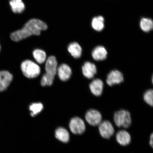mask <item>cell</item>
Returning a JSON list of instances; mask_svg holds the SVG:
<instances>
[{"instance_id":"cell-1","label":"cell","mask_w":153,"mask_h":153,"mask_svg":"<svg viewBox=\"0 0 153 153\" xmlns=\"http://www.w3.org/2000/svg\"><path fill=\"white\" fill-rule=\"evenodd\" d=\"M48 26L45 22L39 19H30L22 29L13 32L10 35L13 41L18 42L32 35H39L42 30H46Z\"/></svg>"},{"instance_id":"cell-2","label":"cell","mask_w":153,"mask_h":153,"mask_svg":"<svg viewBox=\"0 0 153 153\" xmlns=\"http://www.w3.org/2000/svg\"><path fill=\"white\" fill-rule=\"evenodd\" d=\"M114 120L117 127L127 128L131 126L132 123L131 114L128 111L126 110L117 111L114 114Z\"/></svg>"},{"instance_id":"cell-3","label":"cell","mask_w":153,"mask_h":153,"mask_svg":"<svg viewBox=\"0 0 153 153\" xmlns=\"http://www.w3.org/2000/svg\"><path fill=\"white\" fill-rule=\"evenodd\" d=\"M21 69L24 75L30 79L37 77L41 73L40 67L35 62L29 60L22 62Z\"/></svg>"},{"instance_id":"cell-4","label":"cell","mask_w":153,"mask_h":153,"mask_svg":"<svg viewBox=\"0 0 153 153\" xmlns=\"http://www.w3.org/2000/svg\"><path fill=\"white\" fill-rule=\"evenodd\" d=\"M85 119L87 123L92 126H99L102 121V116L99 111L91 109L86 113Z\"/></svg>"},{"instance_id":"cell-5","label":"cell","mask_w":153,"mask_h":153,"mask_svg":"<svg viewBox=\"0 0 153 153\" xmlns=\"http://www.w3.org/2000/svg\"><path fill=\"white\" fill-rule=\"evenodd\" d=\"M99 131L101 136L105 139H109L114 134L113 125L108 120H104L99 125Z\"/></svg>"},{"instance_id":"cell-6","label":"cell","mask_w":153,"mask_h":153,"mask_svg":"<svg viewBox=\"0 0 153 153\" xmlns=\"http://www.w3.org/2000/svg\"><path fill=\"white\" fill-rule=\"evenodd\" d=\"M69 127L71 131L74 134H82L85 132L86 130L85 122L77 117L73 118L71 120Z\"/></svg>"},{"instance_id":"cell-7","label":"cell","mask_w":153,"mask_h":153,"mask_svg":"<svg viewBox=\"0 0 153 153\" xmlns=\"http://www.w3.org/2000/svg\"><path fill=\"white\" fill-rule=\"evenodd\" d=\"M124 80L123 74L118 70H113L108 74L106 79V83L108 85L112 86L119 84Z\"/></svg>"},{"instance_id":"cell-8","label":"cell","mask_w":153,"mask_h":153,"mask_svg":"<svg viewBox=\"0 0 153 153\" xmlns=\"http://www.w3.org/2000/svg\"><path fill=\"white\" fill-rule=\"evenodd\" d=\"M13 76L7 71H0V92L4 91L10 85Z\"/></svg>"},{"instance_id":"cell-9","label":"cell","mask_w":153,"mask_h":153,"mask_svg":"<svg viewBox=\"0 0 153 153\" xmlns=\"http://www.w3.org/2000/svg\"><path fill=\"white\" fill-rule=\"evenodd\" d=\"M116 140L122 146L128 145L131 141V136L129 133L125 130L118 131L116 135Z\"/></svg>"},{"instance_id":"cell-10","label":"cell","mask_w":153,"mask_h":153,"mask_svg":"<svg viewBox=\"0 0 153 153\" xmlns=\"http://www.w3.org/2000/svg\"><path fill=\"white\" fill-rule=\"evenodd\" d=\"M57 66L56 57L53 56H49L46 62V73L55 76L57 73Z\"/></svg>"},{"instance_id":"cell-11","label":"cell","mask_w":153,"mask_h":153,"mask_svg":"<svg viewBox=\"0 0 153 153\" xmlns=\"http://www.w3.org/2000/svg\"><path fill=\"white\" fill-rule=\"evenodd\" d=\"M59 77L62 81H68L71 76L72 70L68 65L65 64H61L57 68Z\"/></svg>"},{"instance_id":"cell-12","label":"cell","mask_w":153,"mask_h":153,"mask_svg":"<svg viewBox=\"0 0 153 153\" xmlns=\"http://www.w3.org/2000/svg\"><path fill=\"white\" fill-rule=\"evenodd\" d=\"M82 70L83 75L88 79L93 78L97 72L95 65L88 62L85 63L82 66Z\"/></svg>"},{"instance_id":"cell-13","label":"cell","mask_w":153,"mask_h":153,"mask_svg":"<svg viewBox=\"0 0 153 153\" xmlns=\"http://www.w3.org/2000/svg\"><path fill=\"white\" fill-rule=\"evenodd\" d=\"M104 83L100 79H95L91 82L89 88L91 93L96 97L100 96L102 93Z\"/></svg>"},{"instance_id":"cell-14","label":"cell","mask_w":153,"mask_h":153,"mask_svg":"<svg viewBox=\"0 0 153 153\" xmlns=\"http://www.w3.org/2000/svg\"><path fill=\"white\" fill-rule=\"evenodd\" d=\"M108 52L105 48L102 46H98L94 49L92 52L93 58L96 61L105 60L107 57Z\"/></svg>"},{"instance_id":"cell-15","label":"cell","mask_w":153,"mask_h":153,"mask_svg":"<svg viewBox=\"0 0 153 153\" xmlns=\"http://www.w3.org/2000/svg\"><path fill=\"white\" fill-rule=\"evenodd\" d=\"M105 19L104 17L99 15L94 17L91 21V26L96 31H102L105 27Z\"/></svg>"},{"instance_id":"cell-16","label":"cell","mask_w":153,"mask_h":153,"mask_svg":"<svg viewBox=\"0 0 153 153\" xmlns=\"http://www.w3.org/2000/svg\"><path fill=\"white\" fill-rule=\"evenodd\" d=\"M68 51L72 56L75 59L81 57L82 54V48L77 42H73L68 45Z\"/></svg>"},{"instance_id":"cell-17","label":"cell","mask_w":153,"mask_h":153,"mask_svg":"<svg viewBox=\"0 0 153 153\" xmlns=\"http://www.w3.org/2000/svg\"><path fill=\"white\" fill-rule=\"evenodd\" d=\"M55 135L56 138L62 142L68 143L69 140V134L64 128L60 127L57 128L55 131Z\"/></svg>"},{"instance_id":"cell-18","label":"cell","mask_w":153,"mask_h":153,"mask_svg":"<svg viewBox=\"0 0 153 153\" xmlns=\"http://www.w3.org/2000/svg\"><path fill=\"white\" fill-rule=\"evenodd\" d=\"M10 5L13 12L21 13L24 10L25 6L22 0H10Z\"/></svg>"},{"instance_id":"cell-19","label":"cell","mask_w":153,"mask_h":153,"mask_svg":"<svg viewBox=\"0 0 153 153\" xmlns=\"http://www.w3.org/2000/svg\"><path fill=\"white\" fill-rule=\"evenodd\" d=\"M140 26L143 32H150L153 28V21L150 18H143L140 22Z\"/></svg>"},{"instance_id":"cell-20","label":"cell","mask_w":153,"mask_h":153,"mask_svg":"<svg viewBox=\"0 0 153 153\" xmlns=\"http://www.w3.org/2000/svg\"><path fill=\"white\" fill-rule=\"evenodd\" d=\"M33 55L36 62L39 64H43L46 60V53L42 50H34L33 52Z\"/></svg>"},{"instance_id":"cell-21","label":"cell","mask_w":153,"mask_h":153,"mask_svg":"<svg viewBox=\"0 0 153 153\" xmlns=\"http://www.w3.org/2000/svg\"><path fill=\"white\" fill-rule=\"evenodd\" d=\"M43 106L41 103H34L30 105V110L31 111V115L34 116L43 110Z\"/></svg>"},{"instance_id":"cell-22","label":"cell","mask_w":153,"mask_h":153,"mask_svg":"<svg viewBox=\"0 0 153 153\" xmlns=\"http://www.w3.org/2000/svg\"><path fill=\"white\" fill-rule=\"evenodd\" d=\"M55 76L50 75L45 73L44 74L42 78L41 85L43 87L46 86H51L52 85Z\"/></svg>"},{"instance_id":"cell-23","label":"cell","mask_w":153,"mask_h":153,"mask_svg":"<svg viewBox=\"0 0 153 153\" xmlns=\"http://www.w3.org/2000/svg\"><path fill=\"white\" fill-rule=\"evenodd\" d=\"M144 100L147 104L151 106L153 105V91L152 89H149L144 93L143 96Z\"/></svg>"},{"instance_id":"cell-24","label":"cell","mask_w":153,"mask_h":153,"mask_svg":"<svg viewBox=\"0 0 153 153\" xmlns=\"http://www.w3.org/2000/svg\"><path fill=\"white\" fill-rule=\"evenodd\" d=\"M149 144L150 146L153 148V134H151L150 136V140H149Z\"/></svg>"},{"instance_id":"cell-25","label":"cell","mask_w":153,"mask_h":153,"mask_svg":"<svg viewBox=\"0 0 153 153\" xmlns=\"http://www.w3.org/2000/svg\"><path fill=\"white\" fill-rule=\"evenodd\" d=\"M1 45H0V51H1Z\"/></svg>"}]
</instances>
